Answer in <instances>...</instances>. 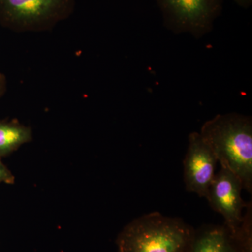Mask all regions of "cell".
I'll list each match as a JSON object with an SVG mask.
<instances>
[{
    "instance_id": "cell-11",
    "label": "cell",
    "mask_w": 252,
    "mask_h": 252,
    "mask_svg": "<svg viewBox=\"0 0 252 252\" xmlns=\"http://www.w3.org/2000/svg\"><path fill=\"white\" fill-rule=\"evenodd\" d=\"M237 4L244 8H248L251 6L252 0H233Z\"/></svg>"
},
{
    "instance_id": "cell-7",
    "label": "cell",
    "mask_w": 252,
    "mask_h": 252,
    "mask_svg": "<svg viewBox=\"0 0 252 252\" xmlns=\"http://www.w3.org/2000/svg\"><path fill=\"white\" fill-rule=\"evenodd\" d=\"M190 252H235L233 235L224 225H203L195 230Z\"/></svg>"
},
{
    "instance_id": "cell-8",
    "label": "cell",
    "mask_w": 252,
    "mask_h": 252,
    "mask_svg": "<svg viewBox=\"0 0 252 252\" xmlns=\"http://www.w3.org/2000/svg\"><path fill=\"white\" fill-rule=\"evenodd\" d=\"M32 140L31 127L19 123L0 122V156L12 153Z\"/></svg>"
},
{
    "instance_id": "cell-2",
    "label": "cell",
    "mask_w": 252,
    "mask_h": 252,
    "mask_svg": "<svg viewBox=\"0 0 252 252\" xmlns=\"http://www.w3.org/2000/svg\"><path fill=\"white\" fill-rule=\"evenodd\" d=\"M195 231L182 219L153 212L127 223L116 245L118 252H190Z\"/></svg>"
},
{
    "instance_id": "cell-5",
    "label": "cell",
    "mask_w": 252,
    "mask_h": 252,
    "mask_svg": "<svg viewBox=\"0 0 252 252\" xmlns=\"http://www.w3.org/2000/svg\"><path fill=\"white\" fill-rule=\"evenodd\" d=\"M243 189L240 178L233 172L220 167L212 181L207 200L212 210L224 219V225L232 235L236 233L247 206L241 197Z\"/></svg>"
},
{
    "instance_id": "cell-6",
    "label": "cell",
    "mask_w": 252,
    "mask_h": 252,
    "mask_svg": "<svg viewBox=\"0 0 252 252\" xmlns=\"http://www.w3.org/2000/svg\"><path fill=\"white\" fill-rule=\"evenodd\" d=\"M216 157L199 132L189 136V146L184 159V181L186 190L207 198L209 189L215 178Z\"/></svg>"
},
{
    "instance_id": "cell-12",
    "label": "cell",
    "mask_w": 252,
    "mask_h": 252,
    "mask_svg": "<svg viewBox=\"0 0 252 252\" xmlns=\"http://www.w3.org/2000/svg\"><path fill=\"white\" fill-rule=\"evenodd\" d=\"M5 89V79L4 77L0 74V96L4 92Z\"/></svg>"
},
{
    "instance_id": "cell-3",
    "label": "cell",
    "mask_w": 252,
    "mask_h": 252,
    "mask_svg": "<svg viewBox=\"0 0 252 252\" xmlns=\"http://www.w3.org/2000/svg\"><path fill=\"white\" fill-rule=\"evenodd\" d=\"M75 0H0V18L21 32L52 29L74 11Z\"/></svg>"
},
{
    "instance_id": "cell-1",
    "label": "cell",
    "mask_w": 252,
    "mask_h": 252,
    "mask_svg": "<svg viewBox=\"0 0 252 252\" xmlns=\"http://www.w3.org/2000/svg\"><path fill=\"white\" fill-rule=\"evenodd\" d=\"M220 166L238 176L252 193V118L237 113L218 114L204 123L199 132Z\"/></svg>"
},
{
    "instance_id": "cell-9",
    "label": "cell",
    "mask_w": 252,
    "mask_h": 252,
    "mask_svg": "<svg viewBox=\"0 0 252 252\" xmlns=\"http://www.w3.org/2000/svg\"><path fill=\"white\" fill-rule=\"evenodd\" d=\"M233 235L235 252H252V203L247 204L243 220Z\"/></svg>"
},
{
    "instance_id": "cell-10",
    "label": "cell",
    "mask_w": 252,
    "mask_h": 252,
    "mask_svg": "<svg viewBox=\"0 0 252 252\" xmlns=\"http://www.w3.org/2000/svg\"><path fill=\"white\" fill-rule=\"evenodd\" d=\"M15 182V177L11 171L7 168L2 162L0 160V183L12 185Z\"/></svg>"
},
{
    "instance_id": "cell-4",
    "label": "cell",
    "mask_w": 252,
    "mask_h": 252,
    "mask_svg": "<svg viewBox=\"0 0 252 252\" xmlns=\"http://www.w3.org/2000/svg\"><path fill=\"white\" fill-rule=\"evenodd\" d=\"M164 23L176 34L201 37L211 31L220 16L223 0H157Z\"/></svg>"
}]
</instances>
